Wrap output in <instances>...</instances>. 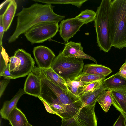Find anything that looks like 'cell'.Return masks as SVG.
Segmentation results:
<instances>
[{
    "mask_svg": "<svg viewBox=\"0 0 126 126\" xmlns=\"http://www.w3.org/2000/svg\"><path fill=\"white\" fill-rule=\"evenodd\" d=\"M32 72L38 77L65 107L68 120L62 121L68 126L83 125L93 112V107L85 106L80 98L69 90H64L53 83L45 76L38 67L35 66Z\"/></svg>",
    "mask_w": 126,
    "mask_h": 126,
    "instance_id": "cell-1",
    "label": "cell"
},
{
    "mask_svg": "<svg viewBox=\"0 0 126 126\" xmlns=\"http://www.w3.org/2000/svg\"><path fill=\"white\" fill-rule=\"evenodd\" d=\"M17 24L12 34L8 39V42L15 41L21 35L35 25L45 22L58 23L65 17L58 15L53 11L51 4L36 3L30 6L23 8L16 15Z\"/></svg>",
    "mask_w": 126,
    "mask_h": 126,
    "instance_id": "cell-2",
    "label": "cell"
},
{
    "mask_svg": "<svg viewBox=\"0 0 126 126\" xmlns=\"http://www.w3.org/2000/svg\"><path fill=\"white\" fill-rule=\"evenodd\" d=\"M112 47L120 49L126 47V0H112L109 19Z\"/></svg>",
    "mask_w": 126,
    "mask_h": 126,
    "instance_id": "cell-3",
    "label": "cell"
},
{
    "mask_svg": "<svg viewBox=\"0 0 126 126\" xmlns=\"http://www.w3.org/2000/svg\"><path fill=\"white\" fill-rule=\"evenodd\" d=\"M112 0H102L97 8L94 25L97 43L101 50L107 52L112 47L110 39L109 19Z\"/></svg>",
    "mask_w": 126,
    "mask_h": 126,
    "instance_id": "cell-4",
    "label": "cell"
},
{
    "mask_svg": "<svg viewBox=\"0 0 126 126\" xmlns=\"http://www.w3.org/2000/svg\"><path fill=\"white\" fill-rule=\"evenodd\" d=\"M84 66L83 59L63 56L61 52L55 57L51 68L65 80L73 81L81 73Z\"/></svg>",
    "mask_w": 126,
    "mask_h": 126,
    "instance_id": "cell-5",
    "label": "cell"
},
{
    "mask_svg": "<svg viewBox=\"0 0 126 126\" xmlns=\"http://www.w3.org/2000/svg\"><path fill=\"white\" fill-rule=\"evenodd\" d=\"M59 28L57 23L42 22L32 27L24 33V35L27 40L32 44L41 43L55 36Z\"/></svg>",
    "mask_w": 126,
    "mask_h": 126,
    "instance_id": "cell-6",
    "label": "cell"
},
{
    "mask_svg": "<svg viewBox=\"0 0 126 126\" xmlns=\"http://www.w3.org/2000/svg\"><path fill=\"white\" fill-rule=\"evenodd\" d=\"M14 55L19 58L20 62L18 66L10 72L13 79L24 77L32 72L35 63L30 54L23 49H19Z\"/></svg>",
    "mask_w": 126,
    "mask_h": 126,
    "instance_id": "cell-7",
    "label": "cell"
},
{
    "mask_svg": "<svg viewBox=\"0 0 126 126\" xmlns=\"http://www.w3.org/2000/svg\"><path fill=\"white\" fill-rule=\"evenodd\" d=\"M33 53L38 67L41 69L49 68L55 58L53 52L48 47L40 45L34 47Z\"/></svg>",
    "mask_w": 126,
    "mask_h": 126,
    "instance_id": "cell-8",
    "label": "cell"
},
{
    "mask_svg": "<svg viewBox=\"0 0 126 126\" xmlns=\"http://www.w3.org/2000/svg\"><path fill=\"white\" fill-rule=\"evenodd\" d=\"M84 24L75 17L63 20L59 25L60 35L66 43Z\"/></svg>",
    "mask_w": 126,
    "mask_h": 126,
    "instance_id": "cell-9",
    "label": "cell"
},
{
    "mask_svg": "<svg viewBox=\"0 0 126 126\" xmlns=\"http://www.w3.org/2000/svg\"><path fill=\"white\" fill-rule=\"evenodd\" d=\"M64 57L89 59L92 60L97 64L95 59L83 51V47L80 42H75L70 41L65 44L64 48L61 52Z\"/></svg>",
    "mask_w": 126,
    "mask_h": 126,
    "instance_id": "cell-10",
    "label": "cell"
},
{
    "mask_svg": "<svg viewBox=\"0 0 126 126\" xmlns=\"http://www.w3.org/2000/svg\"><path fill=\"white\" fill-rule=\"evenodd\" d=\"M23 90L25 94L38 98L40 97L41 91L40 79L32 72L28 75Z\"/></svg>",
    "mask_w": 126,
    "mask_h": 126,
    "instance_id": "cell-11",
    "label": "cell"
},
{
    "mask_svg": "<svg viewBox=\"0 0 126 126\" xmlns=\"http://www.w3.org/2000/svg\"><path fill=\"white\" fill-rule=\"evenodd\" d=\"M102 85L105 90L126 88V78L122 77L117 72L103 80Z\"/></svg>",
    "mask_w": 126,
    "mask_h": 126,
    "instance_id": "cell-12",
    "label": "cell"
},
{
    "mask_svg": "<svg viewBox=\"0 0 126 126\" xmlns=\"http://www.w3.org/2000/svg\"><path fill=\"white\" fill-rule=\"evenodd\" d=\"M110 90L113 105L118 111L126 114V88Z\"/></svg>",
    "mask_w": 126,
    "mask_h": 126,
    "instance_id": "cell-13",
    "label": "cell"
},
{
    "mask_svg": "<svg viewBox=\"0 0 126 126\" xmlns=\"http://www.w3.org/2000/svg\"><path fill=\"white\" fill-rule=\"evenodd\" d=\"M25 94V93L23 89L20 88L10 100H7L4 102L0 111L2 118L8 120L10 113L16 106L19 100Z\"/></svg>",
    "mask_w": 126,
    "mask_h": 126,
    "instance_id": "cell-14",
    "label": "cell"
},
{
    "mask_svg": "<svg viewBox=\"0 0 126 126\" xmlns=\"http://www.w3.org/2000/svg\"><path fill=\"white\" fill-rule=\"evenodd\" d=\"M112 72L110 68L97 64H87L85 65L81 73L79 75L86 74L104 76H106Z\"/></svg>",
    "mask_w": 126,
    "mask_h": 126,
    "instance_id": "cell-15",
    "label": "cell"
},
{
    "mask_svg": "<svg viewBox=\"0 0 126 126\" xmlns=\"http://www.w3.org/2000/svg\"><path fill=\"white\" fill-rule=\"evenodd\" d=\"M8 120L12 126H27L29 123L25 114L17 106L10 113Z\"/></svg>",
    "mask_w": 126,
    "mask_h": 126,
    "instance_id": "cell-16",
    "label": "cell"
},
{
    "mask_svg": "<svg viewBox=\"0 0 126 126\" xmlns=\"http://www.w3.org/2000/svg\"><path fill=\"white\" fill-rule=\"evenodd\" d=\"M17 4L14 0H10L7 7L2 15V20L5 32L9 28L15 14Z\"/></svg>",
    "mask_w": 126,
    "mask_h": 126,
    "instance_id": "cell-17",
    "label": "cell"
},
{
    "mask_svg": "<svg viewBox=\"0 0 126 126\" xmlns=\"http://www.w3.org/2000/svg\"><path fill=\"white\" fill-rule=\"evenodd\" d=\"M40 69L45 76L53 83L64 90H69L66 81L51 67L46 69Z\"/></svg>",
    "mask_w": 126,
    "mask_h": 126,
    "instance_id": "cell-18",
    "label": "cell"
},
{
    "mask_svg": "<svg viewBox=\"0 0 126 126\" xmlns=\"http://www.w3.org/2000/svg\"><path fill=\"white\" fill-rule=\"evenodd\" d=\"M101 107L105 112L108 111L113 102L110 90H104L100 95L97 100Z\"/></svg>",
    "mask_w": 126,
    "mask_h": 126,
    "instance_id": "cell-19",
    "label": "cell"
},
{
    "mask_svg": "<svg viewBox=\"0 0 126 126\" xmlns=\"http://www.w3.org/2000/svg\"><path fill=\"white\" fill-rule=\"evenodd\" d=\"M104 90L102 85L100 88L93 92L80 96V98L85 106L96 104L98 98Z\"/></svg>",
    "mask_w": 126,
    "mask_h": 126,
    "instance_id": "cell-20",
    "label": "cell"
},
{
    "mask_svg": "<svg viewBox=\"0 0 126 126\" xmlns=\"http://www.w3.org/2000/svg\"><path fill=\"white\" fill-rule=\"evenodd\" d=\"M32 1L45 3L46 4H71L78 7L80 8L87 0H33Z\"/></svg>",
    "mask_w": 126,
    "mask_h": 126,
    "instance_id": "cell-21",
    "label": "cell"
},
{
    "mask_svg": "<svg viewBox=\"0 0 126 126\" xmlns=\"http://www.w3.org/2000/svg\"><path fill=\"white\" fill-rule=\"evenodd\" d=\"M96 15V13L91 10L88 9L83 10L75 17L83 22L87 24L94 21Z\"/></svg>",
    "mask_w": 126,
    "mask_h": 126,
    "instance_id": "cell-22",
    "label": "cell"
},
{
    "mask_svg": "<svg viewBox=\"0 0 126 126\" xmlns=\"http://www.w3.org/2000/svg\"><path fill=\"white\" fill-rule=\"evenodd\" d=\"M106 76L100 75L86 74L82 75H79L76 77L73 81H81L85 84L93 82L103 80Z\"/></svg>",
    "mask_w": 126,
    "mask_h": 126,
    "instance_id": "cell-23",
    "label": "cell"
},
{
    "mask_svg": "<svg viewBox=\"0 0 126 126\" xmlns=\"http://www.w3.org/2000/svg\"><path fill=\"white\" fill-rule=\"evenodd\" d=\"M103 80L87 83L80 87L78 90L80 96L85 94L93 92L102 86Z\"/></svg>",
    "mask_w": 126,
    "mask_h": 126,
    "instance_id": "cell-24",
    "label": "cell"
},
{
    "mask_svg": "<svg viewBox=\"0 0 126 126\" xmlns=\"http://www.w3.org/2000/svg\"><path fill=\"white\" fill-rule=\"evenodd\" d=\"M69 90L79 98V95L78 90L80 87L85 84L81 81H72L70 79H67L65 80Z\"/></svg>",
    "mask_w": 126,
    "mask_h": 126,
    "instance_id": "cell-25",
    "label": "cell"
},
{
    "mask_svg": "<svg viewBox=\"0 0 126 126\" xmlns=\"http://www.w3.org/2000/svg\"><path fill=\"white\" fill-rule=\"evenodd\" d=\"M0 74L6 67L9 61L8 55L3 46L0 45Z\"/></svg>",
    "mask_w": 126,
    "mask_h": 126,
    "instance_id": "cell-26",
    "label": "cell"
},
{
    "mask_svg": "<svg viewBox=\"0 0 126 126\" xmlns=\"http://www.w3.org/2000/svg\"><path fill=\"white\" fill-rule=\"evenodd\" d=\"M20 60L19 58L14 55L9 59V67L10 72L14 71L19 65Z\"/></svg>",
    "mask_w": 126,
    "mask_h": 126,
    "instance_id": "cell-27",
    "label": "cell"
},
{
    "mask_svg": "<svg viewBox=\"0 0 126 126\" xmlns=\"http://www.w3.org/2000/svg\"><path fill=\"white\" fill-rule=\"evenodd\" d=\"M10 82V80L4 79L0 81V97L1 98L7 86Z\"/></svg>",
    "mask_w": 126,
    "mask_h": 126,
    "instance_id": "cell-28",
    "label": "cell"
},
{
    "mask_svg": "<svg viewBox=\"0 0 126 126\" xmlns=\"http://www.w3.org/2000/svg\"><path fill=\"white\" fill-rule=\"evenodd\" d=\"M0 77L3 76L5 79L10 80L13 79V77L10 72L9 63L3 72L0 74Z\"/></svg>",
    "mask_w": 126,
    "mask_h": 126,
    "instance_id": "cell-29",
    "label": "cell"
},
{
    "mask_svg": "<svg viewBox=\"0 0 126 126\" xmlns=\"http://www.w3.org/2000/svg\"><path fill=\"white\" fill-rule=\"evenodd\" d=\"M5 32V28L3 22L2 14L0 16V45L1 46H3L2 41Z\"/></svg>",
    "mask_w": 126,
    "mask_h": 126,
    "instance_id": "cell-30",
    "label": "cell"
},
{
    "mask_svg": "<svg viewBox=\"0 0 126 126\" xmlns=\"http://www.w3.org/2000/svg\"><path fill=\"white\" fill-rule=\"evenodd\" d=\"M113 126H126L124 118L121 114L114 124Z\"/></svg>",
    "mask_w": 126,
    "mask_h": 126,
    "instance_id": "cell-31",
    "label": "cell"
},
{
    "mask_svg": "<svg viewBox=\"0 0 126 126\" xmlns=\"http://www.w3.org/2000/svg\"><path fill=\"white\" fill-rule=\"evenodd\" d=\"M119 73L122 77L126 78V60L120 68Z\"/></svg>",
    "mask_w": 126,
    "mask_h": 126,
    "instance_id": "cell-32",
    "label": "cell"
},
{
    "mask_svg": "<svg viewBox=\"0 0 126 126\" xmlns=\"http://www.w3.org/2000/svg\"><path fill=\"white\" fill-rule=\"evenodd\" d=\"M39 98L43 104L46 109L47 112L56 115V113L53 111L51 107L47 103L41 98L39 97Z\"/></svg>",
    "mask_w": 126,
    "mask_h": 126,
    "instance_id": "cell-33",
    "label": "cell"
},
{
    "mask_svg": "<svg viewBox=\"0 0 126 126\" xmlns=\"http://www.w3.org/2000/svg\"><path fill=\"white\" fill-rule=\"evenodd\" d=\"M119 111L121 113V114L122 115L124 118L125 119V125L126 126V114L123 113L121 111Z\"/></svg>",
    "mask_w": 126,
    "mask_h": 126,
    "instance_id": "cell-34",
    "label": "cell"
},
{
    "mask_svg": "<svg viewBox=\"0 0 126 126\" xmlns=\"http://www.w3.org/2000/svg\"><path fill=\"white\" fill-rule=\"evenodd\" d=\"M27 126H33L31 124H30L29 123H28V124Z\"/></svg>",
    "mask_w": 126,
    "mask_h": 126,
    "instance_id": "cell-35",
    "label": "cell"
}]
</instances>
